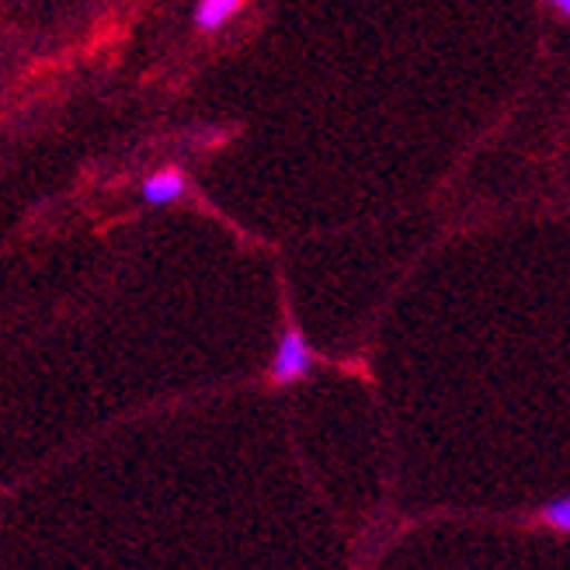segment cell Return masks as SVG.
<instances>
[{
	"label": "cell",
	"instance_id": "1",
	"mask_svg": "<svg viewBox=\"0 0 570 570\" xmlns=\"http://www.w3.org/2000/svg\"><path fill=\"white\" fill-rule=\"evenodd\" d=\"M313 368V352L306 345V337L296 327H285L278 337V348L272 358V380L275 383H296Z\"/></svg>",
	"mask_w": 570,
	"mask_h": 570
},
{
	"label": "cell",
	"instance_id": "2",
	"mask_svg": "<svg viewBox=\"0 0 570 570\" xmlns=\"http://www.w3.org/2000/svg\"><path fill=\"white\" fill-rule=\"evenodd\" d=\"M185 188H188L185 175H178V170H160V175L142 181V203L170 206V203H178V198L185 195Z\"/></svg>",
	"mask_w": 570,
	"mask_h": 570
},
{
	"label": "cell",
	"instance_id": "3",
	"mask_svg": "<svg viewBox=\"0 0 570 570\" xmlns=\"http://www.w3.org/2000/svg\"><path fill=\"white\" fill-rule=\"evenodd\" d=\"M237 11H240V0H198L195 24L203 28V32H216V28H223Z\"/></svg>",
	"mask_w": 570,
	"mask_h": 570
},
{
	"label": "cell",
	"instance_id": "4",
	"mask_svg": "<svg viewBox=\"0 0 570 570\" xmlns=\"http://www.w3.org/2000/svg\"><path fill=\"white\" fill-rule=\"evenodd\" d=\"M539 519H543L550 529L557 532H570V494L563 498H553L543 511H539Z\"/></svg>",
	"mask_w": 570,
	"mask_h": 570
},
{
	"label": "cell",
	"instance_id": "5",
	"mask_svg": "<svg viewBox=\"0 0 570 570\" xmlns=\"http://www.w3.org/2000/svg\"><path fill=\"white\" fill-rule=\"evenodd\" d=\"M550 4H553L563 18H570V0H550Z\"/></svg>",
	"mask_w": 570,
	"mask_h": 570
}]
</instances>
